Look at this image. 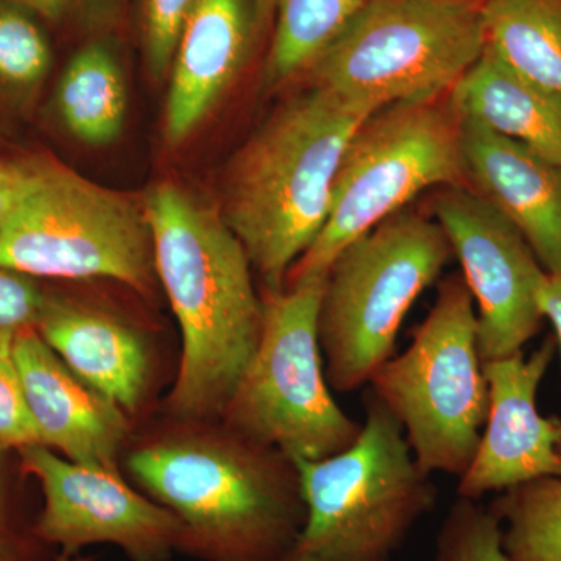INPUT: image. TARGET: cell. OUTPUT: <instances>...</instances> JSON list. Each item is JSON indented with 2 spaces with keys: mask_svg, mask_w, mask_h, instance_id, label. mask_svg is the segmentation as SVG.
<instances>
[{
  "mask_svg": "<svg viewBox=\"0 0 561 561\" xmlns=\"http://www.w3.org/2000/svg\"><path fill=\"white\" fill-rule=\"evenodd\" d=\"M175 421L138 443L127 468L144 494L183 524L181 552L206 561H287L306 523L295 461L220 420Z\"/></svg>",
  "mask_w": 561,
  "mask_h": 561,
  "instance_id": "obj_1",
  "label": "cell"
},
{
  "mask_svg": "<svg viewBox=\"0 0 561 561\" xmlns=\"http://www.w3.org/2000/svg\"><path fill=\"white\" fill-rule=\"evenodd\" d=\"M157 278L181 332L169 412L179 421L224 415L260 343L264 301L242 243L221 217L175 183L144 197Z\"/></svg>",
  "mask_w": 561,
  "mask_h": 561,
  "instance_id": "obj_2",
  "label": "cell"
},
{
  "mask_svg": "<svg viewBox=\"0 0 561 561\" xmlns=\"http://www.w3.org/2000/svg\"><path fill=\"white\" fill-rule=\"evenodd\" d=\"M373 113L313 84L236 154L220 214L264 290L286 289L291 267L319 238L348 140Z\"/></svg>",
  "mask_w": 561,
  "mask_h": 561,
  "instance_id": "obj_3",
  "label": "cell"
},
{
  "mask_svg": "<svg viewBox=\"0 0 561 561\" xmlns=\"http://www.w3.org/2000/svg\"><path fill=\"white\" fill-rule=\"evenodd\" d=\"M13 168L0 267L32 278H103L142 295L153 290L157 271L144 198L103 187L49 154Z\"/></svg>",
  "mask_w": 561,
  "mask_h": 561,
  "instance_id": "obj_4",
  "label": "cell"
},
{
  "mask_svg": "<svg viewBox=\"0 0 561 561\" xmlns=\"http://www.w3.org/2000/svg\"><path fill=\"white\" fill-rule=\"evenodd\" d=\"M359 438L327 459L294 460L306 523L287 561H394L438 489L401 424L370 389Z\"/></svg>",
  "mask_w": 561,
  "mask_h": 561,
  "instance_id": "obj_5",
  "label": "cell"
},
{
  "mask_svg": "<svg viewBox=\"0 0 561 561\" xmlns=\"http://www.w3.org/2000/svg\"><path fill=\"white\" fill-rule=\"evenodd\" d=\"M451 257L440 224L405 209L335 256L317 321L331 390L351 393L368 386L394 356L405 316Z\"/></svg>",
  "mask_w": 561,
  "mask_h": 561,
  "instance_id": "obj_6",
  "label": "cell"
},
{
  "mask_svg": "<svg viewBox=\"0 0 561 561\" xmlns=\"http://www.w3.org/2000/svg\"><path fill=\"white\" fill-rule=\"evenodd\" d=\"M435 186L470 187L461 121L449 95L375 111L351 136L327 224L286 286L327 275L348 243Z\"/></svg>",
  "mask_w": 561,
  "mask_h": 561,
  "instance_id": "obj_7",
  "label": "cell"
},
{
  "mask_svg": "<svg viewBox=\"0 0 561 561\" xmlns=\"http://www.w3.org/2000/svg\"><path fill=\"white\" fill-rule=\"evenodd\" d=\"M474 306L463 276H446L411 345L367 386L401 424L413 457L430 474L463 476L489 413Z\"/></svg>",
  "mask_w": 561,
  "mask_h": 561,
  "instance_id": "obj_8",
  "label": "cell"
},
{
  "mask_svg": "<svg viewBox=\"0 0 561 561\" xmlns=\"http://www.w3.org/2000/svg\"><path fill=\"white\" fill-rule=\"evenodd\" d=\"M324 278L264 290L260 343L220 419L242 437L291 460L335 456L362 432L360 421L332 397L324 375L317 331Z\"/></svg>",
  "mask_w": 561,
  "mask_h": 561,
  "instance_id": "obj_9",
  "label": "cell"
},
{
  "mask_svg": "<svg viewBox=\"0 0 561 561\" xmlns=\"http://www.w3.org/2000/svg\"><path fill=\"white\" fill-rule=\"evenodd\" d=\"M479 0H365L309 68L316 87L371 111L448 94L485 49Z\"/></svg>",
  "mask_w": 561,
  "mask_h": 561,
  "instance_id": "obj_10",
  "label": "cell"
},
{
  "mask_svg": "<svg viewBox=\"0 0 561 561\" xmlns=\"http://www.w3.org/2000/svg\"><path fill=\"white\" fill-rule=\"evenodd\" d=\"M478 306L482 362L522 353L540 332L546 273L522 231L470 187H442L432 201Z\"/></svg>",
  "mask_w": 561,
  "mask_h": 561,
  "instance_id": "obj_11",
  "label": "cell"
},
{
  "mask_svg": "<svg viewBox=\"0 0 561 561\" xmlns=\"http://www.w3.org/2000/svg\"><path fill=\"white\" fill-rule=\"evenodd\" d=\"M20 454L43 491L33 531L44 545L72 556L87 546L111 545L130 561H168L183 551L180 519L128 485L117 470L66 459L44 445L25 446Z\"/></svg>",
  "mask_w": 561,
  "mask_h": 561,
  "instance_id": "obj_12",
  "label": "cell"
},
{
  "mask_svg": "<svg viewBox=\"0 0 561 561\" xmlns=\"http://www.w3.org/2000/svg\"><path fill=\"white\" fill-rule=\"evenodd\" d=\"M556 337L529 357L512 354L483 362L489 413L470 467L459 478L457 496L481 501L541 478H561L560 420L538 411V390L556 359Z\"/></svg>",
  "mask_w": 561,
  "mask_h": 561,
  "instance_id": "obj_13",
  "label": "cell"
},
{
  "mask_svg": "<svg viewBox=\"0 0 561 561\" xmlns=\"http://www.w3.org/2000/svg\"><path fill=\"white\" fill-rule=\"evenodd\" d=\"M13 356L39 445L66 459L117 470L128 415L88 386L36 330L18 335Z\"/></svg>",
  "mask_w": 561,
  "mask_h": 561,
  "instance_id": "obj_14",
  "label": "cell"
},
{
  "mask_svg": "<svg viewBox=\"0 0 561 561\" xmlns=\"http://www.w3.org/2000/svg\"><path fill=\"white\" fill-rule=\"evenodd\" d=\"M460 121L470 190L522 231L546 273L561 275V168L478 121Z\"/></svg>",
  "mask_w": 561,
  "mask_h": 561,
  "instance_id": "obj_15",
  "label": "cell"
},
{
  "mask_svg": "<svg viewBox=\"0 0 561 561\" xmlns=\"http://www.w3.org/2000/svg\"><path fill=\"white\" fill-rule=\"evenodd\" d=\"M254 27L249 0H195L173 55L164 114L169 146L190 138L220 101L245 61Z\"/></svg>",
  "mask_w": 561,
  "mask_h": 561,
  "instance_id": "obj_16",
  "label": "cell"
},
{
  "mask_svg": "<svg viewBox=\"0 0 561 561\" xmlns=\"http://www.w3.org/2000/svg\"><path fill=\"white\" fill-rule=\"evenodd\" d=\"M36 331L88 386L127 415L139 411L153 364L146 339L135 328L91 306L47 297Z\"/></svg>",
  "mask_w": 561,
  "mask_h": 561,
  "instance_id": "obj_17",
  "label": "cell"
},
{
  "mask_svg": "<svg viewBox=\"0 0 561 561\" xmlns=\"http://www.w3.org/2000/svg\"><path fill=\"white\" fill-rule=\"evenodd\" d=\"M448 95L459 116L561 168V92L513 72L485 46Z\"/></svg>",
  "mask_w": 561,
  "mask_h": 561,
  "instance_id": "obj_18",
  "label": "cell"
},
{
  "mask_svg": "<svg viewBox=\"0 0 561 561\" xmlns=\"http://www.w3.org/2000/svg\"><path fill=\"white\" fill-rule=\"evenodd\" d=\"M486 49L524 79L561 92V0H485Z\"/></svg>",
  "mask_w": 561,
  "mask_h": 561,
  "instance_id": "obj_19",
  "label": "cell"
},
{
  "mask_svg": "<svg viewBox=\"0 0 561 561\" xmlns=\"http://www.w3.org/2000/svg\"><path fill=\"white\" fill-rule=\"evenodd\" d=\"M58 113L73 138L105 146L119 138L127 90L119 62L102 43L88 44L66 66L57 88Z\"/></svg>",
  "mask_w": 561,
  "mask_h": 561,
  "instance_id": "obj_20",
  "label": "cell"
},
{
  "mask_svg": "<svg viewBox=\"0 0 561 561\" xmlns=\"http://www.w3.org/2000/svg\"><path fill=\"white\" fill-rule=\"evenodd\" d=\"M365 0H276V28L267 79L283 83L302 70L341 36Z\"/></svg>",
  "mask_w": 561,
  "mask_h": 561,
  "instance_id": "obj_21",
  "label": "cell"
},
{
  "mask_svg": "<svg viewBox=\"0 0 561 561\" xmlns=\"http://www.w3.org/2000/svg\"><path fill=\"white\" fill-rule=\"evenodd\" d=\"M507 561H561V478L501 491L490 504Z\"/></svg>",
  "mask_w": 561,
  "mask_h": 561,
  "instance_id": "obj_22",
  "label": "cell"
},
{
  "mask_svg": "<svg viewBox=\"0 0 561 561\" xmlns=\"http://www.w3.org/2000/svg\"><path fill=\"white\" fill-rule=\"evenodd\" d=\"M50 65L49 41L32 11L0 0V83L14 90L36 87Z\"/></svg>",
  "mask_w": 561,
  "mask_h": 561,
  "instance_id": "obj_23",
  "label": "cell"
},
{
  "mask_svg": "<svg viewBox=\"0 0 561 561\" xmlns=\"http://www.w3.org/2000/svg\"><path fill=\"white\" fill-rule=\"evenodd\" d=\"M501 523L481 501L457 496L435 537L432 561H507Z\"/></svg>",
  "mask_w": 561,
  "mask_h": 561,
  "instance_id": "obj_24",
  "label": "cell"
},
{
  "mask_svg": "<svg viewBox=\"0 0 561 561\" xmlns=\"http://www.w3.org/2000/svg\"><path fill=\"white\" fill-rule=\"evenodd\" d=\"M195 0H142V43L150 72L161 79L172 68L184 22Z\"/></svg>",
  "mask_w": 561,
  "mask_h": 561,
  "instance_id": "obj_25",
  "label": "cell"
},
{
  "mask_svg": "<svg viewBox=\"0 0 561 561\" xmlns=\"http://www.w3.org/2000/svg\"><path fill=\"white\" fill-rule=\"evenodd\" d=\"M39 445L20 370L13 356V345L0 346V449H20Z\"/></svg>",
  "mask_w": 561,
  "mask_h": 561,
  "instance_id": "obj_26",
  "label": "cell"
},
{
  "mask_svg": "<svg viewBox=\"0 0 561 561\" xmlns=\"http://www.w3.org/2000/svg\"><path fill=\"white\" fill-rule=\"evenodd\" d=\"M46 300L35 278L0 267V346H11L22 332L36 330Z\"/></svg>",
  "mask_w": 561,
  "mask_h": 561,
  "instance_id": "obj_27",
  "label": "cell"
},
{
  "mask_svg": "<svg viewBox=\"0 0 561 561\" xmlns=\"http://www.w3.org/2000/svg\"><path fill=\"white\" fill-rule=\"evenodd\" d=\"M33 14L51 22H60L81 10L101 7L105 0H13Z\"/></svg>",
  "mask_w": 561,
  "mask_h": 561,
  "instance_id": "obj_28",
  "label": "cell"
},
{
  "mask_svg": "<svg viewBox=\"0 0 561 561\" xmlns=\"http://www.w3.org/2000/svg\"><path fill=\"white\" fill-rule=\"evenodd\" d=\"M538 301L545 320L551 321L553 331H556L557 345L561 351V275H546L542 280L540 291H538ZM557 448L561 454V420L559 430V442Z\"/></svg>",
  "mask_w": 561,
  "mask_h": 561,
  "instance_id": "obj_29",
  "label": "cell"
},
{
  "mask_svg": "<svg viewBox=\"0 0 561 561\" xmlns=\"http://www.w3.org/2000/svg\"><path fill=\"white\" fill-rule=\"evenodd\" d=\"M14 194V168L13 162L0 161V228L9 216L11 202Z\"/></svg>",
  "mask_w": 561,
  "mask_h": 561,
  "instance_id": "obj_30",
  "label": "cell"
},
{
  "mask_svg": "<svg viewBox=\"0 0 561 561\" xmlns=\"http://www.w3.org/2000/svg\"><path fill=\"white\" fill-rule=\"evenodd\" d=\"M0 561H13V556H11V535L9 526H7L2 496H0Z\"/></svg>",
  "mask_w": 561,
  "mask_h": 561,
  "instance_id": "obj_31",
  "label": "cell"
},
{
  "mask_svg": "<svg viewBox=\"0 0 561 561\" xmlns=\"http://www.w3.org/2000/svg\"><path fill=\"white\" fill-rule=\"evenodd\" d=\"M275 2L276 0H251L257 28L264 27L271 20L273 11H275Z\"/></svg>",
  "mask_w": 561,
  "mask_h": 561,
  "instance_id": "obj_32",
  "label": "cell"
},
{
  "mask_svg": "<svg viewBox=\"0 0 561 561\" xmlns=\"http://www.w3.org/2000/svg\"><path fill=\"white\" fill-rule=\"evenodd\" d=\"M51 561H88L87 559H81L79 556H72V553L61 552L60 556L55 557Z\"/></svg>",
  "mask_w": 561,
  "mask_h": 561,
  "instance_id": "obj_33",
  "label": "cell"
}]
</instances>
